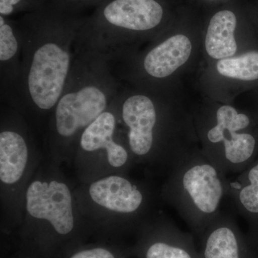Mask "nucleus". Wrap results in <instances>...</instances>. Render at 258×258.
Listing matches in <instances>:
<instances>
[{"mask_svg":"<svg viewBox=\"0 0 258 258\" xmlns=\"http://www.w3.org/2000/svg\"><path fill=\"white\" fill-rule=\"evenodd\" d=\"M84 13L62 0H50L40 10L17 18L23 35L22 72L10 106L35 117L51 114L72 69Z\"/></svg>","mask_w":258,"mask_h":258,"instance_id":"nucleus-1","label":"nucleus"},{"mask_svg":"<svg viewBox=\"0 0 258 258\" xmlns=\"http://www.w3.org/2000/svg\"><path fill=\"white\" fill-rule=\"evenodd\" d=\"M118 80L106 57L75 44L74 60L63 92L51 113V135L71 146L118 96Z\"/></svg>","mask_w":258,"mask_h":258,"instance_id":"nucleus-2","label":"nucleus"},{"mask_svg":"<svg viewBox=\"0 0 258 258\" xmlns=\"http://www.w3.org/2000/svg\"><path fill=\"white\" fill-rule=\"evenodd\" d=\"M228 189V176L194 149L169 173L162 196L198 237L221 211Z\"/></svg>","mask_w":258,"mask_h":258,"instance_id":"nucleus-3","label":"nucleus"},{"mask_svg":"<svg viewBox=\"0 0 258 258\" xmlns=\"http://www.w3.org/2000/svg\"><path fill=\"white\" fill-rule=\"evenodd\" d=\"M248 115L232 106H222L215 113V123L204 135L202 152L226 175L237 174L258 157V139L247 129Z\"/></svg>","mask_w":258,"mask_h":258,"instance_id":"nucleus-4","label":"nucleus"},{"mask_svg":"<svg viewBox=\"0 0 258 258\" xmlns=\"http://www.w3.org/2000/svg\"><path fill=\"white\" fill-rule=\"evenodd\" d=\"M117 109L128 128L129 149L141 161L159 169L166 157L160 137V113L155 102L143 93L115 97Z\"/></svg>","mask_w":258,"mask_h":258,"instance_id":"nucleus-5","label":"nucleus"},{"mask_svg":"<svg viewBox=\"0 0 258 258\" xmlns=\"http://www.w3.org/2000/svg\"><path fill=\"white\" fill-rule=\"evenodd\" d=\"M26 204L32 217L47 220L57 233L67 235L74 229L72 196L64 183L56 180L33 181L27 191Z\"/></svg>","mask_w":258,"mask_h":258,"instance_id":"nucleus-6","label":"nucleus"},{"mask_svg":"<svg viewBox=\"0 0 258 258\" xmlns=\"http://www.w3.org/2000/svg\"><path fill=\"white\" fill-rule=\"evenodd\" d=\"M201 258H258L232 214L220 211L198 237Z\"/></svg>","mask_w":258,"mask_h":258,"instance_id":"nucleus-7","label":"nucleus"},{"mask_svg":"<svg viewBox=\"0 0 258 258\" xmlns=\"http://www.w3.org/2000/svg\"><path fill=\"white\" fill-rule=\"evenodd\" d=\"M93 202L100 206L139 220L145 215L149 194L142 185L123 176H110L95 181L89 188Z\"/></svg>","mask_w":258,"mask_h":258,"instance_id":"nucleus-8","label":"nucleus"},{"mask_svg":"<svg viewBox=\"0 0 258 258\" xmlns=\"http://www.w3.org/2000/svg\"><path fill=\"white\" fill-rule=\"evenodd\" d=\"M20 113L8 105L2 107L4 121L0 132V179L6 184L21 179L28 160V142Z\"/></svg>","mask_w":258,"mask_h":258,"instance_id":"nucleus-9","label":"nucleus"},{"mask_svg":"<svg viewBox=\"0 0 258 258\" xmlns=\"http://www.w3.org/2000/svg\"><path fill=\"white\" fill-rule=\"evenodd\" d=\"M23 35L18 19L0 15V97L11 106L20 86Z\"/></svg>","mask_w":258,"mask_h":258,"instance_id":"nucleus-10","label":"nucleus"},{"mask_svg":"<svg viewBox=\"0 0 258 258\" xmlns=\"http://www.w3.org/2000/svg\"><path fill=\"white\" fill-rule=\"evenodd\" d=\"M227 198L237 213L245 220L246 235L258 250V157L233 179L229 178Z\"/></svg>","mask_w":258,"mask_h":258,"instance_id":"nucleus-11","label":"nucleus"},{"mask_svg":"<svg viewBox=\"0 0 258 258\" xmlns=\"http://www.w3.org/2000/svg\"><path fill=\"white\" fill-rule=\"evenodd\" d=\"M116 112L114 99L106 111L85 129L79 142L84 152L105 151L110 165L120 168L126 165L130 156L128 150L114 140Z\"/></svg>","mask_w":258,"mask_h":258,"instance_id":"nucleus-12","label":"nucleus"},{"mask_svg":"<svg viewBox=\"0 0 258 258\" xmlns=\"http://www.w3.org/2000/svg\"><path fill=\"white\" fill-rule=\"evenodd\" d=\"M144 258H201L193 235L162 219L151 227Z\"/></svg>","mask_w":258,"mask_h":258,"instance_id":"nucleus-13","label":"nucleus"},{"mask_svg":"<svg viewBox=\"0 0 258 258\" xmlns=\"http://www.w3.org/2000/svg\"><path fill=\"white\" fill-rule=\"evenodd\" d=\"M191 49L187 37L174 35L148 51L142 59V69L151 79H166L188 60Z\"/></svg>","mask_w":258,"mask_h":258,"instance_id":"nucleus-14","label":"nucleus"},{"mask_svg":"<svg viewBox=\"0 0 258 258\" xmlns=\"http://www.w3.org/2000/svg\"><path fill=\"white\" fill-rule=\"evenodd\" d=\"M237 18L229 10L216 13L210 20L205 38V48L214 59H224L234 55L237 42L234 37Z\"/></svg>","mask_w":258,"mask_h":258,"instance_id":"nucleus-15","label":"nucleus"},{"mask_svg":"<svg viewBox=\"0 0 258 258\" xmlns=\"http://www.w3.org/2000/svg\"><path fill=\"white\" fill-rule=\"evenodd\" d=\"M219 74L225 77L254 81L258 79V52H246L237 57L221 59L217 63Z\"/></svg>","mask_w":258,"mask_h":258,"instance_id":"nucleus-16","label":"nucleus"},{"mask_svg":"<svg viewBox=\"0 0 258 258\" xmlns=\"http://www.w3.org/2000/svg\"><path fill=\"white\" fill-rule=\"evenodd\" d=\"M50 0H0V15L14 18L33 13L45 6Z\"/></svg>","mask_w":258,"mask_h":258,"instance_id":"nucleus-17","label":"nucleus"},{"mask_svg":"<svg viewBox=\"0 0 258 258\" xmlns=\"http://www.w3.org/2000/svg\"><path fill=\"white\" fill-rule=\"evenodd\" d=\"M71 258H115L113 254L106 249L95 248L81 251Z\"/></svg>","mask_w":258,"mask_h":258,"instance_id":"nucleus-18","label":"nucleus"},{"mask_svg":"<svg viewBox=\"0 0 258 258\" xmlns=\"http://www.w3.org/2000/svg\"><path fill=\"white\" fill-rule=\"evenodd\" d=\"M62 1L75 9L86 11L88 9L93 10L105 0H62Z\"/></svg>","mask_w":258,"mask_h":258,"instance_id":"nucleus-19","label":"nucleus"}]
</instances>
